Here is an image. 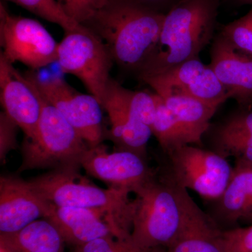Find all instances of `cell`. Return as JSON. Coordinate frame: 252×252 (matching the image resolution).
Masks as SVG:
<instances>
[{
    "mask_svg": "<svg viewBox=\"0 0 252 252\" xmlns=\"http://www.w3.org/2000/svg\"><path fill=\"white\" fill-rule=\"evenodd\" d=\"M165 16L130 0H109L82 26L103 41L114 64L137 77L153 56Z\"/></svg>",
    "mask_w": 252,
    "mask_h": 252,
    "instance_id": "1",
    "label": "cell"
},
{
    "mask_svg": "<svg viewBox=\"0 0 252 252\" xmlns=\"http://www.w3.org/2000/svg\"><path fill=\"white\" fill-rule=\"evenodd\" d=\"M131 240L145 252L165 250L183 223L191 197L168 176L157 175L134 190Z\"/></svg>",
    "mask_w": 252,
    "mask_h": 252,
    "instance_id": "2",
    "label": "cell"
},
{
    "mask_svg": "<svg viewBox=\"0 0 252 252\" xmlns=\"http://www.w3.org/2000/svg\"><path fill=\"white\" fill-rule=\"evenodd\" d=\"M220 0H182L165 14L153 56L137 79L198 58L215 37Z\"/></svg>",
    "mask_w": 252,
    "mask_h": 252,
    "instance_id": "3",
    "label": "cell"
},
{
    "mask_svg": "<svg viewBox=\"0 0 252 252\" xmlns=\"http://www.w3.org/2000/svg\"><path fill=\"white\" fill-rule=\"evenodd\" d=\"M80 167L49 170L29 180L34 189L55 206L99 210L117 220L131 234L133 199L126 189H102L79 172Z\"/></svg>",
    "mask_w": 252,
    "mask_h": 252,
    "instance_id": "4",
    "label": "cell"
},
{
    "mask_svg": "<svg viewBox=\"0 0 252 252\" xmlns=\"http://www.w3.org/2000/svg\"><path fill=\"white\" fill-rule=\"evenodd\" d=\"M38 94L40 118L34 136L23 141L22 162L17 172L81 167L82 158L90 147L61 113Z\"/></svg>",
    "mask_w": 252,
    "mask_h": 252,
    "instance_id": "5",
    "label": "cell"
},
{
    "mask_svg": "<svg viewBox=\"0 0 252 252\" xmlns=\"http://www.w3.org/2000/svg\"><path fill=\"white\" fill-rule=\"evenodd\" d=\"M57 62L63 72L79 79L89 94L102 104L114 63L98 36L83 26L64 32L59 44Z\"/></svg>",
    "mask_w": 252,
    "mask_h": 252,
    "instance_id": "6",
    "label": "cell"
},
{
    "mask_svg": "<svg viewBox=\"0 0 252 252\" xmlns=\"http://www.w3.org/2000/svg\"><path fill=\"white\" fill-rule=\"evenodd\" d=\"M168 176L175 183L207 200H217L229 183L233 167L214 151L184 146L167 154Z\"/></svg>",
    "mask_w": 252,
    "mask_h": 252,
    "instance_id": "7",
    "label": "cell"
},
{
    "mask_svg": "<svg viewBox=\"0 0 252 252\" xmlns=\"http://www.w3.org/2000/svg\"><path fill=\"white\" fill-rule=\"evenodd\" d=\"M23 75L43 98L61 113L89 147L102 143V107L95 97L76 91L60 77L41 79L32 72Z\"/></svg>",
    "mask_w": 252,
    "mask_h": 252,
    "instance_id": "8",
    "label": "cell"
},
{
    "mask_svg": "<svg viewBox=\"0 0 252 252\" xmlns=\"http://www.w3.org/2000/svg\"><path fill=\"white\" fill-rule=\"evenodd\" d=\"M59 44L39 21L10 14L1 3V55L9 63H21L32 69L46 67L57 62Z\"/></svg>",
    "mask_w": 252,
    "mask_h": 252,
    "instance_id": "9",
    "label": "cell"
},
{
    "mask_svg": "<svg viewBox=\"0 0 252 252\" xmlns=\"http://www.w3.org/2000/svg\"><path fill=\"white\" fill-rule=\"evenodd\" d=\"M139 80L152 88L160 97L185 94L217 107L230 99L210 64H204L200 57Z\"/></svg>",
    "mask_w": 252,
    "mask_h": 252,
    "instance_id": "10",
    "label": "cell"
},
{
    "mask_svg": "<svg viewBox=\"0 0 252 252\" xmlns=\"http://www.w3.org/2000/svg\"><path fill=\"white\" fill-rule=\"evenodd\" d=\"M80 166L87 175L108 187L126 189L131 193L158 173L149 166L145 158L130 151L117 149L109 152L102 143L88 149Z\"/></svg>",
    "mask_w": 252,
    "mask_h": 252,
    "instance_id": "11",
    "label": "cell"
},
{
    "mask_svg": "<svg viewBox=\"0 0 252 252\" xmlns=\"http://www.w3.org/2000/svg\"><path fill=\"white\" fill-rule=\"evenodd\" d=\"M55 205L31 185L13 175L0 177V233H10L50 216Z\"/></svg>",
    "mask_w": 252,
    "mask_h": 252,
    "instance_id": "12",
    "label": "cell"
},
{
    "mask_svg": "<svg viewBox=\"0 0 252 252\" xmlns=\"http://www.w3.org/2000/svg\"><path fill=\"white\" fill-rule=\"evenodd\" d=\"M0 102L4 112L22 130L26 138H32L40 118V97L24 75L1 54Z\"/></svg>",
    "mask_w": 252,
    "mask_h": 252,
    "instance_id": "13",
    "label": "cell"
},
{
    "mask_svg": "<svg viewBox=\"0 0 252 252\" xmlns=\"http://www.w3.org/2000/svg\"><path fill=\"white\" fill-rule=\"evenodd\" d=\"M210 67L240 109L252 108V56L232 45L219 33L210 49Z\"/></svg>",
    "mask_w": 252,
    "mask_h": 252,
    "instance_id": "14",
    "label": "cell"
},
{
    "mask_svg": "<svg viewBox=\"0 0 252 252\" xmlns=\"http://www.w3.org/2000/svg\"><path fill=\"white\" fill-rule=\"evenodd\" d=\"M122 86L112 78L101 104L108 116L111 140L117 149L130 151L147 158L152 130L131 109L123 94Z\"/></svg>",
    "mask_w": 252,
    "mask_h": 252,
    "instance_id": "15",
    "label": "cell"
},
{
    "mask_svg": "<svg viewBox=\"0 0 252 252\" xmlns=\"http://www.w3.org/2000/svg\"><path fill=\"white\" fill-rule=\"evenodd\" d=\"M46 220L57 228L64 243L74 248L109 235L131 238L115 219L99 210L55 206Z\"/></svg>",
    "mask_w": 252,
    "mask_h": 252,
    "instance_id": "16",
    "label": "cell"
},
{
    "mask_svg": "<svg viewBox=\"0 0 252 252\" xmlns=\"http://www.w3.org/2000/svg\"><path fill=\"white\" fill-rule=\"evenodd\" d=\"M165 252H226L223 230L190 198L180 232Z\"/></svg>",
    "mask_w": 252,
    "mask_h": 252,
    "instance_id": "17",
    "label": "cell"
},
{
    "mask_svg": "<svg viewBox=\"0 0 252 252\" xmlns=\"http://www.w3.org/2000/svg\"><path fill=\"white\" fill-rule=\"evenodd\" d=\"M217 201L219 214L225 221L250 223L252 219V162L235 160L229 183Z\"/></svg>",
    "mask_w": 252,
    "mask_h": 252,
    "instance_id": "18",
    "label": "cell"
},
{
    "mask_svg": "<svg viewBox=\"0 0 252 252\" xmlns=\"http://www.w3.org/2000/svg\"><path fill=\"white\" fill-rule=\"evenodd\" d=\"M64 244L59 230L46 219L14 233H0V245L11 252H64Z\"/></svg>",
    "mask_w": 252,
    "mask_h": 252,
    "instance_id": "19",
    "label": "cell"
},
{
    "mask_svg": "<svg viewBox=\"0 0 252 252\" xmlns=\"http://www.w3.org/2000/svg\"><path fill=\"white\" fill-rule=\"evenodd\" d=\"M160 97L192 143L200 145L203 135L210 129V120L219 107L185 94H170Z\"/></svg>",
    "mask_w": 252,
    "mask_h": 252,
    "instance_id": "20",
    "label": "cell"
},
{
    "mask_svg": "<svg viewBox=\"0 0 252 252\" xmlns=\"http://www.w3.org/2000/svg\"><path fill=\"white\" fill-rule=\"evenodd\" d=\"M155 96L157 112L151 130L162 151L167 154L184 146L193 144L183 127L167 108L161 97L157 94Z\"/></svg>",
    "mask_w": 252,
    "mask_h": 252,
    "instance_id": "21",
    "label": "cell"
},
{
    "mask_svg": "<svg viewBox=\"0 0 252 252\" xmlns=\"http://www.w3.org/2000/svg\"><path fill=\"white\" fill-rule=\"evenodd\" d=\"M28 10L36 16L63 28L64 32L76 31L81 25L64 12L58 0H6Z\"/></svg>",
    "mask_w": 252,
    "mask_h": 252,
    "instance_id": "22",
    "label": "cell"
},
{
    "mask_svg": "<svg viewBox=\"0 0 252 252\" xmlns=\"http://www.w3.org/2000/svg\"><path fill=\"white\" fill-rule=\"evenodd\" d=\"M214 152L227 158L252 162V136L215 130L212 137Z\"/></svg>",
    "mask_w": 252,
    "mask_h": 252,
    "instance_id": "23",
    "label": "cell"
},
{
    "mask_svg": "<svg viewBox=\"0 0 252 252\" xmlns=\"http://www.w3.org/2000/svg\"><path fill=\"white\" fill-rule=\"evenodd\" d=\"M220 33L236 49L252 56V6L248 14L223 26Z\"/></svg>",
    "mask_w": 252,
    "mask_h": 252,
    "instance_id": "24",
    "label": "cell"
},
{
    "mask_svg": "<svg viewBox=\"0 0 252 252\" xmlns=\"http://www.w3.org/2000/svg\"><path fill=\"white\" fill-rule=\"evenodd\" d=\"M72 252H148L136 247L130 239L109 235L74 248ZM152 252H165L157 251Z\"/></svg>",
    "mask_w": 252,
    "mask_h": 252,
    "instance_id": "25",
    "label": "cell"
},
{
    "mask_svg": "<svg viewBox=\"0 0 252 252\" xmlns=\"http://www.w3.org/2000/svg\"><path fill=\"white\" fill-rule=\"evenodd\" d=\"M69 17L82 26L109 0H58Z\"/></svg>",
    "mask_w": 252,
    "mask_h": 252,
    "instance_id": "26",
    "label": "cell"
},
{
    "mask_svg": "<svg viewBox=\"0 0 252 252\" xmlns=\"http://www.w3.org/2000/svg\"><path fill=\"white\" fill-rule=\"evenodd\" d=\"M18 126L4 112L0 113V162L6 163L8 154L17 149V128Z\"/></svg>",
    "mask_w": 252,
    "mask_h": 252,
    "instance_id": "27",
    "label": "cell"
},
{
    "mask_svg": "<svg viewBox=\"0 0 252 252\" xmlns=\"http://www.w3.org/2000/svg\"><path fill=\"white\" fill-rule=\"evenodd\" d=\"M226 252H252V225L223 230Z\"/></svg>",
    "mask_w": 252,
    "mask_h": 252,
    "instance_id": "28",
    "label": "cell"
},
{
    "mask_svg": "<svg viewBox=\"0 0 252 252\" xmlns=\"http://www.w3.org/2000/svg\"><path fill=\"white\" fill-rule=\"evenodd\" d=\"M215 130L230 133L252 136V110L243 109L233 113L220 124Z\"/></svg>",
    "mask_w": 252,
    "mask_h": 252,
    "instance_id": "29",
    "label": "cell"
},
{
    "mask_svg": "<svg viewBox=\"0 0 252 252\" xmlns=\"http://www.w3.org/2000/svg\"><path fill=\"white\" fill-rule=\"evenodd\" d=\"M130 1L152 11L165 15L182 0H130Z\"/></svg>",
    "mask_w": 252,
    "mask_h": 252,
    "instance_id": "30",
    "label": "cell"
},
{
    "mask_svg": "<svg viewBox=\"0 0 252 252\" xmlns=\"http://www.w3.org/2000/svg\"><path fill=\"white\" fill-rule=\"evenodd\" d=\"M228 2L238 6H242V5H251L252 6V0H225Z\"/></svg>",
    "mask_w": 252,
    "mask_h": 252,
    "instance_id": "31",
    "label": "cell"
},
{
    "mask_svg": "<svg viewBox=\"0 0 252 252\" xmlns=\"http://www.w3.org/2000/svg\"><path fill=\"white\" fill-rule=\"evenodd\" d=\"M0 252H11L3 245H0Z\"/></svg>",
    "mask_w": 252,
    "mask_h": 252,
    "instance_id": "32",
    "label": "cell"
},
{
    "mask_svg": "<svg viewBox=\"0 0 252 252\" xmlns=\"http://www.w3.org/2000/svg\"><path fill=\"white\" fill-rule=\"evenodd\" d=\"M250 223H252V219L251 220H250Z\"/></svg>",
    "mask_w": 252,
    "mask_h": 252,
    "instance_id": "33",
    "label": "cell"
}]
</instances>
